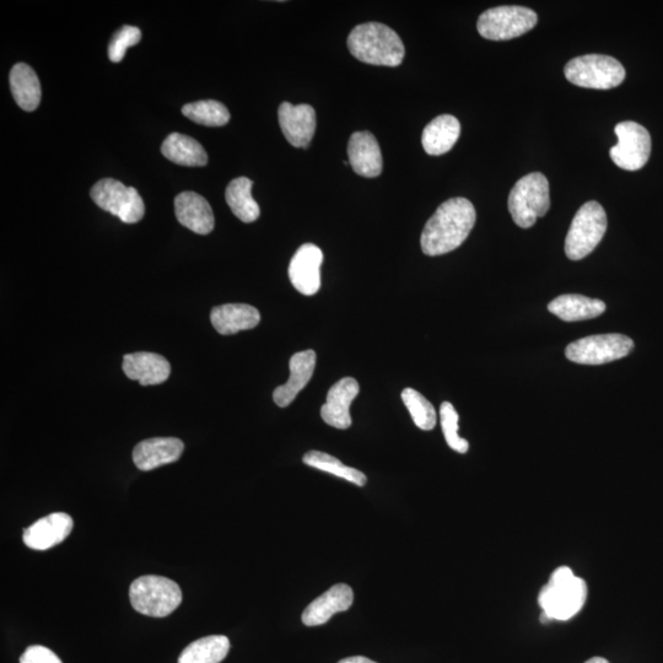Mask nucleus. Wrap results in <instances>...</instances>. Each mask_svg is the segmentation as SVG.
I'll return each instance as SVG.
<instances>
[{
	"instance_id": "nucleus-5",
	"label": "nucleus",
	"mask_w": 663,
	"mask_h": 663,
	"mask_svg": "<svg viewBox=\"0 0 663 663\" xmlns=\"http://www.w3.org/2000/svg\"><path fill=\"white\" fill-rule=\"evenodd\" d=\"M551 208L549 182L541 172L522 177L516 182L509 196V210L515 224L522 229L531 228L538 218Z\"/></svg>"
},
{
	"instance_id": "nucleus-34",
	"label": "nucleus",
	"mask_w": 663,
	"mask_h": 663,
	"mask_svg": "<svg viewBox=\"0 0 663 663\" xmlns=\"http://www.w3.org/2000/svg\"><path fill=\"white\" fill-rule=\"evenodd\" d=\"M20 663H63L52 650L45 646L34 645L26 649L20 657Z\"/></svg>"
},
{
	"instance_id": "nucleus-17",
	"label": "nucleus",
	"mask_w": 663,
	"mask_h": 663,
	"mask_svg": "<svg viewBox=\"0 0 663 663\" xmlns=\"http://www.w3.org/2000/svg\"><path fill=\"white\" fill-rule=\"evenodd\" d=\"M175 213L179 223L198 235H208L214 229V214L206 198L196 192H182L175 198Z\"/></svg>"
},
{
	"instance_id": "nucleus-2",
	"label": "nucleus",
	"mask_w": 663,
	"mask_h": 663,
	"mask_svg": "<svg viewBox=\"0 0 663 663\" xmlns=\"http://www.w3.org/2000/svg\"><path fill=\"white\" fill-rule=\"evenodd\" d=\"M587 597L589 587L584 579L569 567L555 569L538 595L543 621H570L584 608Z\"/></svg>"
},
{
	"instance_id": "nucleus-28",
	"label": "nucleus",
	"mask_w": 663,
	"mask_h": 663,
	"mask_svg": "<svg viewBox=\"0 0 663 663\" xmlns=\"http://www.w3.org/2000/svg\"><path fill=\"white\" fill-rule=\"evenodd\" d=\"M230 641L224 635H210L193 641L179 659V663H220L228 656Z\"/></svg>"
},
{
	"instance_id": "nucleus-1",
	"label": "nucleus",
	"mask_w": 663,
	"mask_h": 663,
	"mask_svg": "<svg viewBox=\"0 0 663 663\" xmlns=\"http://www.w3.org/2000/svg\"><path fill=\"white\" fill-rule=\"evenodd\" d=\"M477 214L466 198H451L436 209L425 224L420 245L427 256L446 255L460 247L470 236Z\"/></svg>"
},
{
	"instance_id": "nucleus-30",
	"label": "nucleus",
	"mask_w": 663,
	"mask_h": 663,
	"mask_svg": "<svg viewBox=\"0 0 663 663\" xmlns=\"http://www.w3.org/2000/svg\"><path fill=\"white\" fill-rule=\"evenodd\" d=\"M182 113L198 125L208 127L225 126L230 121V112L219 101L204 100L182 107Z\"/></svg>"
},
{
	"instance_id": "nucleus-24",
	"label": "nucleus",
	"mask_w": 663,
	"mask_h": 663,
	"mask_svg": "<svg viewBox=\"0 0 663 663\" xmlns=\"http://www.w3.org/2000/svg\"><path fill=\"white\" fill-rule=\"evenodd\" d=\"M549 312L565 322L592 320L606 311V304L601 300L590 299L584 295L567 294L555 298L548 305Z\"/></svg>"
},
{
	"instance_id": "nucleus-3",
	"label": "nucleus",
	"mask_w": 663,
	"mask_h": 663,
	"mask_svg": "<svg viewBox=\"0 0 663 663\" xmlns=\"http://www.w3.org/2000/svg\"><path fill=\"white\" fill-rule=\"evenodd\" d=\"M348 48L360 62L371 66L398 67L406 55L397 32L380 23L358 25L350 32Z\"/></svg>"
},
{
	"instance_id": "nucleus-9",
	"label": "nucleus",
	"mask_w": 663,
	"mask_h": 663,
	"mask_svg": "<svg viewBox=\"0 0 663 663\" xmlns=\"http://www.w3.org/2000/svg\"><path fill=\"white\" fill-rule=\"evenodd\" d=\"M633 348L632 339L623 334H598L569 344L565 355L576 364L602 365L627 357Z\"/></svg>"
},
{
	"instance_id": "nucleus-27",
	"label": "nucleus",
	"mask_w": 663,
	"mask_h": 663,
	"mask_svg": "<svg viewBox=\"0 0 663 663\" xmlns=\"http://www.w3.org/2000/svg\"><path fill=\"white\" fill-rule=\"evenodd\" d=\"M253 182L247 177H239L229 183L225 199L231 210L244 223H253L260 218L261 209L252 197Z\"/></svg>"
},
{
	"instance_id": "nucleus-29",
	"label": "nucleus",
	"mask_w": 663,
	"mask_h": 663,
	"mask_svg": "<svg viewBox=\"0 0 663 663\" xmlns=\"http://www.w3.org/2000/svg\"><path fill=\"white\" fill-rule=\"evenodd\" d=\"M304 463L307 466L316 468V470L331 473L333 476L346 479V481L358 485V487H364L366 481H368V478H366L363 472L343 465L338 458L325 454V452H307L304 456Z\"/></svg>"
},
{
	"instance_id": "nucleus-23",
	"label": "nucleus",
	"mask_w": 663,
	"mask_h": 663,
	"mask_svg": "<svg viewBox=\"0 0 663 663\" xmlns=\"http://www.w3.org/2000/svg\"><path fill=\"white\" fill-rule=\"evenodd\" d=\"M461 136V123L455 116L441 115L424 128L422 144L425 153L439 156L449 153Z\"/></svg>"
},
{
	"instance_id": "nucleus-13",
	"label": "nucleus",
	"mask_w": 663,
	"mask_h": 663,
	"mask_svg": "<svg viewBox=\"0 0 663 663\" xmlns=\"http://www.w3.org/2000/svg\"><path fill=\"white\" fill-rule=\"evenodd\" d=\"M279 125L284 137L295 148L309 147L316 131V112L306 104L291 105L283 102L278 111Z\"/></svg>"
},
{
	"instance_id": "nucleus-26",
	"label": "nucleus",
	"mask_w": 663,
	"mask_h": 663,
	"mask_svg": "<svg viewBox=\"0 0 663 663\" xmlns=\"http://www.w3.org/2000/svg\"><path fill=\"white\" fill-rule=\"evenodd\" d=\"M161 153L166 159L182 166H206L208 155L196 139L181 133H172L164 140Z\"/></svg>"
},
{
	"instance_id": "nucleus-19",
	"label": "nucleus",
	"mask_w": 663,
	"mask_h": 663,
	"mask_svg": "<svg viewBox=\"0 0 663 663\" xmlns=\"http://www.w3.org/2000/svg\"><path fill=\"white\" fill-rule=\"evenodd\" d=\"M290 377L287 384L279 386L273 392V400L280 408L290 406L299 393L309 384L316 368L314 350L296 353L289 361Z\"/></svg>"
},
{
	"instance_id": "nucleus-14",
	"label": "nucleus",
	"mask_w": 663,
	"mask_h": 663,
	"mask_svg": "<svg viewBox=\"0 0 663 663\" xmlns=\"http://www.w3.org/2000/svg\"><path fill=\"white\" fill-rule=\"evenodd\" d=\"M360 392L358 381L353 377H344L328 391L327 401L321 408V417L331 427L346 430L352 427L350 406Z\"/></svg>"
},
{
	"instance_id": "nucleus-33",
	"label": "nucleus",
	"mask_w": 663,
	"mask_h": 663,
	"mask_svg": "<svg viewBox=\"0 0 663 663\" xmlns=\"http://www.w3.org/2000/svg\"><path fill=\"white\" fill-rule=\"evenodd\" d=\"M142 40V31L134 26H123L113 35L109 46V57L113 63H120L129 47L136 46Z\"/></svg>"
},
{
	"instance_id": "nucleus-36",
	"label": "nucleus",
	"mask_w": 663,
	"mask_h": 663,
	"mask_svg": "<svg viewBox=\"0 0 663 663\" xmlns=\"http://www.w3.org/2000/svg\"><path fill=\"white\" fill-rule=\"evenodd\" d=\"M585 663H609L606 659H603V657H592V659L587 660Z\"/></svg>"
},
{
	"instance_id": "nucleus-20",
	"label": "nucleus",
	"mask_w": 663,
	"mask_h": 663,
	"mask_svg": "<svg viewBox=\"0 0 663 663\" xmlns=\"http://www.w3.org/2000/svg\"><path fill=\"white\" fill-rule=\"evenodd\" d=\"M348 158L355 174L374 179L382 172V154L373 133L355 132L349 139Z\"/></svg>"
},
{
	"instance_id": "nucleus-15",
	"label": "nucleus",
	"mask_w": 663,
	"mask_h": 663,
	"mask_svg": "<svg viewBox=\"0 0 663 663\" xmlns=\"http://www.w3.org/2000/svg\"><path fill=\"white\" fill-rule=\"evenodd\" d=\"M73 527L72 517L64 512H55V514L42 517L34 525L26 528L24 543L35 551H47L62 543L70 535Z\"/></svg>"
},
{
	"instance_id": "nucleus-25",
	"label": "nucleus",
	"mask_w": 663,
	"mask_h": 663,
	"mask_svg": "<svg viewBox=\"0 0 663 663\" xmlns=\"http://www.w3.org/2000/svg\"><path fill=\"white\" fill-rule=\"evenodd\" d=\"M10 89L16 104L24 111L32 112L41 102V85L39 77L28 64L18 63L10 72Z\"/></svg>"
},
{
	"instance_id": "nucleus-21",
	"label": "nucleus",
	"mask_w": 663,
	"mask_h": 663,
	"mask_svg": "<svg viewBox=\"0 0 663 663\" xmlns=\"http://www.w3.org/2000/svg\"><path fill=\"white\" fill-rule=\"evenodd\" d=\"M123 371L128 379L138 381L142 386L164 384L171 374L169 361L159 354L138 352L125 355Z\"/></svg>"
},
{
	"instance_id": "nucleus-4",
	"label": "nucleus",
	"mask_w": 663,
	"mask_h": 663,
	"mask_svg": "<svg viewBox=\"0 0 663 663\" xmlns=\"http://www.w3.org/2000/svg\"><path fill=\"white\" fill-rule=\"evenodd\" d=\"M129 600L144 616L164 618L175 612L182 603V591L175 581L164 576L147 575L133 581Z\"/></svg>"
},
{
	"instance_id": "nucleus-18",
	"label": "nucleus",
	"mask_w": 663,
	"mask_h": 663,
	"mask_svg": "<svg viewBox=\"0 0 663 663\" xmlns=\"http://www.w3.org/2000/svg\"><path fill=\"white\" fill-rule=\"evenodd\" d=\"M353 601L352 587L346 584L334 585L307 606L303 614V622L307 627L326 624L334 614L348 611L352 607Z\"/></svg>"
},
{
	"instance_id": "nucleus-22",
	"label": "nucleus",
	"mask_w": 663,
	"mask_h": 663,
	"mask_svg": "<svg viewBox=\"0 0 663 663\" xmlns=\"http://www.w3.org/2000/svg\"><path fill=\"white\" fill-rule=\"evenodd\" d=\"M210 321L218 333L231 336L260 325L261 314L251 305L226 304L214 307L210 312Z\"/></svg>"
},
{
	"instance_id": "nucleus-16",
	"label": "nucleus",
	"mask_w": 663,
	"mask_h": 663,
	"mask_svg": "<svg viewBox=\"0 0 663 663\" xmlns=\"http://www.w3.org/2000/svg\"><path fill=\"white\" fill-rule=\"evenodd\" d=\"M185 444L177 438H153L139 442L133 450V461L140 471H153L155 468L179 461Z\"/></svg>"
},
{
	"instance_id": "nucleus-8",
	"label": "nucleus",
	"mask_w": 663,
	"mask_h": 663,
	"mask_svg": "<svg viewBox=\"0 0 663 663\" xmlns=\"http://www.w3.org/2000/svg\"><path fill=\"white\" fill-rule=\"evenodd\" d=\"M538 16L530 8L505 5L487 10L479 16L477 29L484 39L506 41L516 39L537 25Z\"/></svg>"
},
{
	"instance_id": "nucleus-6",
	"label": "nucleus",
	"mask_w": 663,
	"mask_h": 663,
	"mask_svg": "<svg viewBox=\"0 0 663 663\" xmlns=\"http://www.w3.org/2000/svg\"><path fill=\"white\" fill-rule=\"evenodd\" d=\"M607 215L600 203L591 201L575 214L565 239V255L571 261L589 256L603 239L607 230Z\"/></svg>"
},
{
	"instance_id": "nucleus-31",
	"label": "nucleus",
	"mask_w": 663,
	"mask_h": 663,
	"mask_svg": "<svg viewBox=\"0 0 663 663\" xmlns=\"http://www.w3.org/2000/svg\"><path fill=\"white\" fill-rule=\"evenodd\" d=\"M402 401L411 413L414 424L419 429L430 431L435 428L436 422H438V414H436L433 404L422 393L413 390V388H406L402 392Z\"/></svg>"
},
{
	"instance_id": "nucleus-32",
	"label": "nucleus",
	"mask_w": 663,
	"mask_h": 663,
	"mask_svg": "<svg viewBox=\"0 0 663 663\" xmlns=\"http://www.w3.org/2000/svg\"><path fill=\"white\" fill-rule=\"evenodd\" d=\"M458 414L450 402H444L440 407V423L447 445L458 454H466L470 450V444L458 435Z\"/></svg>"
},
{
	"instance_id": "nucleus-7",
	"label": "nucleus",
	"mask_w": 663,
	"mask_h": 663,
	"mask_svg": "<svg viewBox=\"0 0 663 663\" xmlns=\"http://www.w3.org/2000/svg\"><path fill=\"white\" fill-rule=\"evenodd\" d=\"M565 78L580 88L609 90L625 79V69L616 58L603 55L576 57L564 68Z\"/></svg>"
},
{
	"instance_id": "nucleus-35",
	"label": "nucleus",
	"mask_w": 663,
	"mask_h": 663,
	"mask_svg": "<svg viewBox=\"0 0 663 663\" xmlns=\"http://www.w3.org/2000/svg\"><path fill=\"white\" fill-rule=\"evenodd\" d=\"M338 663H377V662L370 659H366V657L364 656H354V657H347V659H343Z\"/></svg>"
},
{
	"instance_id": "nucleus-10",
	"label": "nucleus",
	"mask_w": 663,
	"mask_h": 663,
	"mask_svg": "<svg viewBox=\"0 0 663 663\" xmlns=\"http://www.w3.org/2000/svg\"><path fill=\"white\" fill-rule=\"evenodd\" d=\"M91 198L101 209L106 210L123 223L136 224L142 220L145 207L136 188L127 187L122 182L104 179L91 188Z\"/></svg>"
},
{
	"instance_id": "nucleus-12",
	"label": "nucleus",
	"mask_w": 663,
	"mask_h": 663,
	"mask_svg": "<svg viewBox=\"0 0 663 663\" xmlns=\"http://www.w3.org/2000/svg\"><path fill=\"white\" fill-rule=\"evenodd\" d=\"M323 252L314 244H305L291 258L289 278L300 294L312 296L321 288Z\"/></svg>"
},
{
	"instance_id": "nucleus-11",
	"label": "nucleus",
	"mask_w": 663,
	"mask_h": 663,
	"mask_svg": "<svg viewBox=\"0 0 663 663\" xmlns=\"http://www.w3.org/2000/svg\"><path fill=\"white\" fill-rule=\"evenodd\" d=\"M618 144L609 150L613 163L625 171H638L648 163L651 137L648 129L633 121L618 123L614 128Z\"/></svg>"
}]
</instances>
